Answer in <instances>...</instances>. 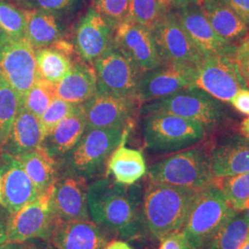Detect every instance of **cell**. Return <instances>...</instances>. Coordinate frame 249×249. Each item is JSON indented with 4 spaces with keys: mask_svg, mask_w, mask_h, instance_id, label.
<instances>
[{
    "mask_svg": "<svg viewBox=\"0 0 249 249\" xmlns=\"http://www.w3.org/2000/svg\"><path fill=\"white\" fill-rule=\"evenodd\" d=\"M142 193L139 186H127L110 178H102L88 187V211L93 222L131 240L143 233Z\"/></svg>",
    "mask_w": 249,
    "mask_h": 249,
    "instance_id": "1",
    "label": "cell"
},
{
    "mask_svg": "<svg viewBox=\"0 0 249 249\" xmlns=\"http://www.w3.org/2000/svg\"><path fill=\"white\" fill-rule=\"evenodd\" d=\"M198 191L151 181L142 195L143 233L160 240L181 231Z\"/></svg>",
    "mask_w": 249,
    "mask_h": 249,
    "instance_id": "2",
    "label": "cell"
},
{
    "mask_svg": "<svg viewBox=\"0 0 249 249\" xmlns=\"http://www.w3.org/2000/svg\"><path fill=\"white\" fill-rule=\"evenodd\" d=\"M125 137L121 128H93L86 130L75 147L61 156L58 174L89 179L104 168L113 151Z\"/></svg>",
    "mask_w": 249,
    "mask_h": 249,
    "instance_id": "3",
    "label": "cell"
},
{
    "mask_svg": "<svg viewBox=\"0 0 249 249\" xmlns=\"http://www.w3.org/2000/svg\"><path fill=\"white\" fill-rule=\"evenodd\" d=\"M236 213L218 186L199 190L182 231L189 249L209 247L224 223Z\"/></svg>",
    "mask_w": 249,
    "mask_h": 249,
    "instance_id": "4",
    "label": "cell"
},
{
    "mask_svg": "<svg viewBox=\"0 0 249 249\" xmlns=\"http://www.w3.org/2000/svg\"><path fill=\"white\" fill-rule=\"evenodd\" d=\"M149 178L151 182L196 190L217 186L218 182L211 169L209 154L197 148L178 152L152 164Z\"/></svg>",
    "mask_w": 249,
    "mask_h": 249,
    "instance_id": "5",
    "label": "cell"
},
{
    "mask_svg": "<svg viewBox=\"0 0 249 249\" xmlns=\"http://www.w3.org/2000/svg\"><path fill=\"white\" fill-rule=\"evenodd\" d=\"M145 116L164 113L180 116L202 124L205 128L219 124L224 116L221 101L203 89L191 87L171 95L148 102L142 109Z\"/></svg>",
    "mask_w": 249,
    "mask_h": 249,
    "instance_id": "6",
    "label": "cell"
},
{
    "mask_svg": "<svg viewBox=\"0 0 249 249\" xmlns=\"http://www.w3.org/2000/svg\"><path fill=\"white\" fill-rule=\"evenodd\" d=\"M204 126L197 122L164 113L147 115L143 122L146 146L156 152L179 151L199 142Z\"/></svg>",
    "mask_w": 249,
    "mask_h": 249,
    "instance_id": "7",
    "label": "cell"
},
{
    "mask_svg": "<svg viewBox=\"0 0 249 249\" xmlns=\"http://www.w3.org/2000/svg\"><path fill=\"white\" fill-rule=\"evenodd\" d=\"M93 70L98 93L138 98L139 83L143 72L115 43L93 62Z\"/></svg>",
    "mask_w": 249,
    "mask_h": 249,
    "instance_id": "8",
    "label": "cell"
},
{
    "mask_svg": "<svg viewBox=\"0 0 249 249\" xmlns=\"http://www.w3.org/2000/svg\"><path fill=\"white\" fill-rule=\"evenodd\" d=\"M195 87L221 102H230L239 89H249L234 54L203 56L195 66Z\"/></svg>",
    "mask_w": 249,
    "mask_h": 249,
    "instance_id": "9",
    "label": "cell"
},
{
    "mask_svg": "<svg viewBox=\"0 0 249 249\" xmlns=\"http://www.w3.org/2000/svg\"><path fill=\"white\" fill-rule=\"evenodd\" d=\"M53 187L17 212L9 213L6 224L8 242L18 244L34 239L48 241L56 222L51 207Z\"/></svg>",
    "mask_w": 249,
    "mask_h": 249,
    "instance_id": "10",
    "label": "cell"
},
{
    "mask_svg": "<svg viewBox=\"0 0 249 249\" xmlns=\"http://www.w3.org/2000/svg\"><path fill=\"white\" fill-rule=\"evenodd\" d=\"M195 66L184 63H163L160 67L143 72L137 96L140 102H151L195 87Z\"/></svg>",
    "mask_w": 249,
    "mask_h": 249,
    "instance_id": "11",
    "label": "cell"
},
{
    "mask_svg": "<svg viewBox=\"0 0 249 249\" xmlns=\"http://www.w3.org/2000/svg\"><path fill=\"white\" fill-rule=\"evenodd\" d=\"M0 73L22 102L27 92L40 79L36 49L25 38L11 40L6 46L0 58Z\"/></svg>",
    "mask_w": 249,
    "mask_h": 249,
    "instance_id": "12",
    "label": "cell"
},
{
    "mask_svg": "<svg viewBox=\"0 0 249 249\" xmlns=\"http://www.w3.org/2000/svg\"><path fill=\"white\" fill-rule=\"evenodd\" d=\"M151 31L163 63L196 66L203 58L174 12L167 11Z\"/></svg>",
    "mask_w": 249,
    "mask_h": 249,
    "instance_id": "13",
    "label": "cell"
},
{
    "mask_svg": "<svg viewBox=\"0 0 249 249\" xmlns=\"http://www.w3.org/2000/svg\"><path fill=\"white\" fill-rule=\"evenodd\" d=\"M139 100L135 97H120L96 93L81 104L86 121V130L93 128H121L129 124Z\"/></svg>",
    "mask_w": 249,
    "mask_h": 249,
    "instance_id": "14",
    "label": "cell"
},
{
    "mask_svg": "<svg viewBox=\"0 0 249 249\" xmlns=\"http://www.w3.org/2000/svg\"><path fill=\"white\" fill-rule=\"evenodd\" d=\"M114 43L142 72L154 70L163 64L151 29L128 18L115 31Z\"/></svg>",
    "mask_w": 249,
    "mask_h": 249,
    "instance_id": "15",
    "label": "cell"
},
{
    "mask_svg": "<svg viewBox=\"0 0 249 249\" xmlns=\"http://www.w3.org/2000/svg\"><path fill=\"white\" fill-rule=\"evenodd\" d=\"M85 178L58 174L51 195V207L56 221L89 220Z\"/></svg>",
    "mask_w": 249,
    "mask_h": 249,
    "instance_id": "16",
    "label": "cell"
},
{
    "mask_svg": "<svg viewBox=\"0 0 249 249\" xmlns=\"http://www.w3.org/2000/svg\"><path fill=\"white\" fill-rule=\"evenodd\" d=\"M113 44L114 31L95 9L89 8L75 29L74 50L82 61L93 63Z\"/></svg>",
    "mask_w": 249,
    "mask_h": 249,
    "instance_id": "17",
    "label": "cell"
},
{
    "mask_svg": "<svg viewBox=\"0 0 249 249\" xmlns=\"http://www.w3.org/2000/svg\"><path fill=\"white\" fill-rule=\"evenodd\" d=\"M177 9L175 14L180 24L203 56L234 54L235 45L217 35L196 4Z\"/></svg>",
    "mask_w": 249,
    "mask_h": 249,
    "instance_id": "18",
    "label": "cell"
},
{
    "mask_svg": "<svg viewBox=\"0 0 249 249\" xmlns=\"http://www.w3.org/2000/svg\"><path fill=\"white\" fill-rule=\"evenodd\" d=\"M0 169L2 206L12 213L34 201L38 191L16 157L5 152Z\"/></svg>",
    "mask_w": 249,
    "mask_h": 249,
    "instance_id": "19",
    "label": "cell"
},
{
    "mask_svg": "<svg viewBox=\"0 0 249 249\" xmlns=\"http://www.w3.org/2000/svg\"><path fill=\"white\" fill-rule=\"evenodd\" d=\"M48 241L56 249H105L108 240L97 223L83 220L56 221Z\"/></svg>",
    "mask_w": 249,
    "mask_h": 249,
    "instance_id": "20",
    "label": "cell"
},
{
    "mask_svg": "<svg viewBox=\"0 0 249 249\" xmlns=\"http://www.w3.org/2000/svg\"><path fill=\"white\" fill-rule=\"evenodd\" d=\"M209 159L216 179L249 173V140L230 139L214 148Z\"/></svg>",
    "mask_w": 249,
    "mask_h": 249,
    "instance_id": "21",
    "label": "cell"
},
{
    "mask_svg": "<svg viewBox=\"0 0 249 249\" xmlns=\"http://www.w3.org/2000/svg\"><path fill=\"white\" fill-rule=\"evenodd\" d=\"M196 5L217 35L227 42L241 40L249 34V25L222 0H197Z\"/></svg>",
    "mask_w": 249,
    "mask_h": 249,
    "instance_id": "22",
    "label": "cell"
},
{
    "mask_svg": "<svg viewBox=\"0 0 249 249\" xmlns=\"http://www.w3.org/2000/svg\"><path fill=\"white\" fill-rule=\"evenodd\" d=\"M45 139L40 118L20 107L4 147H6L7 153L16 157L41 147Z\"/></svg>",
    "mask_w": 249,
    "mask_h": 249,
    "instance_id": "23",
    "label": "cell"
},
{
    "mask_svg": "<svg viewBox=\"0 0 249 249\" xmlns=\"http://www.w3.org/2000/svg\"><path fill=\"white\" fill-rule=\"evenodd\" d=\"M97 93L94 70L87 63H74L62 80L55 83L56 98L74 105H81Z\"/></svg>",
    "mask_w": 249,
    "mask_h": 249,
    "instance_id": "24",
    "label": "cell"
},
{
    "mask_svg": "<svg viewBox=\"0 0 249 249\" xmlns=\"http://www.w3.org/2000/svg\"><path fill=\"white\" fill-rule=\"evenodd\" d=\"M86 131V121L80 105L78 109L61 120L45 137L43 147L53 158H60L72 150Z\"/></svg>",
    "mask_w": 249,
    "mask_h": 249,
    "instance_id": "25",
    "label": "cell"
},
{
    "mask_svg": "<svg viewBox=\"0 0 249 249\" xmlns=\"http://www.w3.org/2000/svg\"><path fill=\"white\" fill-rule=\"evenodd\" d=\"M23 11L26 18L24 38L35 49L48 47L62 39L64 30L56 16L37 9Z\"/></svg>",
    "mask_w": 249,
    "mask_h": 249,
    "instance_id": "26",
    "label": "cell"
},
{
    "mask_svg": "<svg viewBox=\"0 0 249 249\" xmlns=\"http://www.w3.org/2000/svg\"><path fill=\"white\" fill-rule=\"evenodd\" d=\"M16 158L36 186L39 195L53 187L58 177V164L43 146Z\"/></svg>",
    "mask_w": 249,
    "mask_h": 249,
    "instance_id": "27",
    "label": "cell"
},
{
    "mask_svg": "<svg viewBox=\"0 0 249 249\" xmlns=\"http://www.w3.org/2000/svg\"><path fill=\"white\" fill-rule=\"evenodd\" d=\"M71 45L59 40L48 47L37 49L36 61L40 78L57 83L71 71L72 62Z\"/></svg>",
    "mask_w": 249,
    "mask_h": 249,
    "instance_id": "28",
    "label": "cell"
},
{
    "mask_svg": "<svg viewBox=\"0 0 249 249\" xmlns=\"http://www.w3.org/2000/svg\"><path fill=\"white\" fill-rule=\"evenodd\" d=\"M123 139L108 159L107 166L117 183L131 186L147 173V165L142 151L124 146Z\"/></svg>",
    "mask_w": 249,
    "mask_h": 249,
    "instance_id": "29",
    "label": "cell"
},
{
    "mask_svg": "<svg viewBox=\"0 0 249 249\" xmlns=\"http://www.w3.org/2000/svg\"><path fill=\"white\" fill-rule=\"evenodd\" d=\"M249 233V223L244 214L231 216L209 245L210 249H240Z\"/></svg>",
    "mask_w": 249,
    "mask_h": 249,
    "instance_id": "30",
    "label": "cell"
},
{
    "mask_svg": "<svg viewBox=\"0 0 249 249\" xmlns=\"http://www.w3.org/2000/svg\"><path fill=\"white\" fill-rule=\"evenodd\" d=\"M21 107L17 91L0 73V146L6 145L12 124Z\"/></svg>",
    "mask_w": 249,
    "mask_h": 249,
    "instance_id": "31",
    "label": "cell"
},
{
    "mask_svg": "<svg viewBox=\"0 0 249 249\" xmlns=\"http://www.w3.org/2000/svg\"><path fill=\"white\" fill-rule=\"evenodd\" d=\"M217 186L223 191L227 203L239 213L249 208V173L218 179Z\"/></svg>",
    "mask_w": 249,
    "mask_h": 249,
    "instance_id": "32",
    "label": "cell"
},
{
    "mask_svg": "<svg viewBox=\"0 0 249 249\" xmlns=\"http://www.w3.org/2000/svg\"><path fill=\"white\" fill-rule=\"evenodd\" d=\"M55 98V83L40 78L27 92L20 107L40 118Z\"/></svg>",
    "mask_w": 249,
    "mask_h": 249,
    "instance_id": "33",
    "label": "cell"
},
{
    "mask_svg": "<svg viewBox=\"0 0 249 249\" xmlns=\"http://www.w3.org/2000/svg\"><path fill=\"white\" fill-rule=\"evenodd\" d=\"M167 11L160 0H129L127 18L152 30Z\"/></svg>",
    "mask_w": 249,
    "mask_h": 249,
    "instance_id": "34",
    "label": "cell"
},
{
    "mask_svg": "<svg viewBox=\"0 0 249 249\" xmlns=\"http://www.w3.org/2000/svg\"><path fill=\"white\" fill-rule=\"evenodd\" d=\"M25 27L24 11L0 0V29L12 40H17L24 38Z\"/></svg>",
    "mask_w": 249,
    "mask_h": 249,
    "instance_id": "35",
    "label": "cell"
},
{
    "mask_svg": "<svg viewBox=\"0 0 249 249\" xmlns=\"http://www.w3.org/2000/svg\"><path fill=\"white\" fill-rule=\"evenodd\" d=\"M93 9L114 31L124 21L129 12V0H93Z\"/></svg>",
    "mask_w": 249,
    "mask_h": 249,
    "instance_id": "36",
    "label": "cell"
},
{
    "mask_svg": "<svg viewBox=\"0 0 249 249\" xmlns=\"http://www.w3.org/2000/svg\"><path fill=\"white\" fill-rule=\"evenodd\" d=\"M79 106L80 105H74L61 99H54L40 117L45 137L53 130V127L61 120L73 114L78 109Z\"/></svg>",
    "mask_w": 249,
    "mask_h": 249,
    "instance_id": "37",
    "label": "cell"
},
{
    "mask_svg": "<svg viewBox=\"0 0 249 249\" xmlns=\"http://www.w3.org/2000/svg\"><path fill=\"white\" fill-rule=\"evenodd\" d=\"M77 2L78 0H26L27 5L31 8L51 13L56 17L74 9Z\"/></svg>",
    "mask_w": 249,
    "mask_h": 249,
    "instance_id": "38",
    "label": "cell"
},
{
    "mask_svg": "<svg viewBox=\"0 0 249 249\" xmlns=\"http://www.w3.org/2000/svg\"><path fill=\"white\" fill-rule=\"evenodd\" d=\"M234 59L243 78L249 85V34L241 39L239 45H235Z\"/></svg>",
    "mask_w": 249,
    "mask_h": 249,
    "instance_id": "39",
    "label": "cell"
},
{
    "mask_svg": "<svg viewBox=\"0 0 249 249\" xmlns=\"http://www.w3.org/2000/svg\"><path fill=\"white\" fill-rule=\"evenodd\" d=\"M159 249H189V247L184 232L179 231L160 239Z\"/></svg>",
    "mask_w": 249,
    "mask_h": 249,
    "instance_id": "40",
    "label": "cell"
},
{
    "mask_svg": "<svg viewBox=\"0 0 249 249\" xmlns=\"http://www.w3.org/2000/svg\"><path fill=\"white\" fill-rule=\"evenodd\" d=\"M231 106L241 114L249 116V89H241L230 100Z\"/></svg>",
    "mask_w": 249,
    "mask_h": 249,
    "instance_id": "41",
    "label": "cell"
},
{
    "mask_svg": "<svg viewBox=\"0 0 249 249\" xmlns=\"http://www.w3.org/2000/svg\"><path fill=\"white\" fill-rule=\"evenodd\" d=\"M233 9L249 27V0H222Z\"/></svg>",
    "mask_w": 249,
    "mask_h": 249,
    "instance_id": "42",
    "label": "cell"
},
{
    "mask_svg": "<svg viewBox=\"0 0 249 249\" xmlns=\"http://www.w3.org/2000/svg\"><path fill=\"white\" fill-rule=\"evenodd\" d=\"M28 249H56L49 241L44 239H34Z\"/></svg>",
    "mask_w": 249,
    "mask_h": 249,
    "instance_id": "43",
    "label": "cell"
},
{
    "mask_svg": "<svg viewBox=\"0 0 249 249\" xmlns=\"http://www.w3.org/2000/svg\"><path fill=\"white\" fill-rule=\"evenodd\" d=\"M169 1V6H172L176 9L183 8L188 5L196 4L197 0H168Z\"/></svg>",
    "mask_w": 249,
    "mask_h": 249,
    "instance_id": "44",
    "label": "cell"
},
{
    "mask_svg": "<svg viewBox=\"0 0 249 249\" xmlns=\"http://www.w3.org/2000/svg\"><path fill=\"white\" fill-rule=\"evenodd\" d=\"M12 39L7 36L1 29H0V58H1V55L4 52L6 46L9 45V42L11 41Z\"/></svg>",
    "mask_w": 249,
    "mask_h": 249,
    "instance_id": "45",
    "label": "cell"
},
{
    "mask_svg": "<svg viewBox=\"0 0 249 249\" xmlns=\"http://www.w3.org/2000/svg\"><path fill=\"white\" fill-rule=\"evenodd\" d=\"M105 249H133L130 248L125 242L123 241H114L110 244H107Z\"/></svg>",
    "mask_w": 249,
    "mask_h": 249,
    "instance_id": "46",
    "label": "cell"
},
{
    "mask_svg": "<svg viewBox=\"0 0 249 249\" xmlns=\"http://www.w3.org/2000/svg\"><path fill=\"white\" fill-rule=\"evenodd\" d=\"M6 224H7V220L4 222L0 216V244L8 243Z\"/></svg>",
    "mask_w": 249,
    "mask_h": 249,
    "instance_id": "47",
    "label": "cell"
},
{
    "mask_svg": "<svg viewBox=\"0 0 249 249\" xmlns=\"http://www.w3.org/2000/svg\"><path fill=\"white\" fill-rule=\"evenodd\" d=\"M241 131L249 140V117L246 118L241 124Z\"/></svg>",
    "mask_w": 249,
    "mask_h": 249,
    "instance_id": "48",
    "label": "cell"
},
{
    "mask_svg": "<svg viewBox=\"0 0 249 249\" xmlns=\"http://www.w3.org/2000/svg\"><path fill=\"white\" fill-rule=\"evenodd\" d=\"M0 249H23V248L19 247L18 243H3L0 244Z\"/></svg>",
    "mask_w": 249,
    "mask_h": 249,
    "instance_id": "49",
    "label": "cell"
},
{
    "mask_svg": "<svg viewBox=\"0 0 249 249\" xmlns=\"http://www.w3.org/2000/svg\"><path fill=\"white\" fill-rule=\"evenodd\" d=\"M240 249H249V236H248V238H247V241H246V243L244 244V246H243Z\"/></svg>",
    "mask_w": 249,
    "mask_h": 249,
    "instance_id": "50",
    "label": "cell"
},
{
    "mask_svg": "<svg viewBox=\"0 0 249 249\" xmlns=\"http://www.w3.org/2000/svg\"><path fill=\"white\" fill-rule=\"evenodd\" d=\"M160 2L166 7V8H168L169 9V1L168 0H160Z\"/></svg>",
    "mask_w": 249,
    "mask_h": 249,
    "instance_id": "51",
    "label": "cell"
},
{
    "mask_svg": "<svg viewBox=\"0 0 249 249\" xmlns=\"http://www.w3.org/2000/svg\"><path fill=\"white\" fill-rule=\"evenodd\" d=\"M0 205H2V187H1V176H0Z\"/></svg>",
    "mask_w": 249,
    "mask_h": 249,
    "instance_id": "52",
    "label": "cell"
},
{
    "mask_svg": "<svg viewBox=\"0 0 249 249\" xmlns=\"http://www.w3.org/2000/svg\"><path fill=\"white\" fill-rule=\"evenodd\" d=\"M246 211H247V212H246V213H244V215H245V217H246V219H247V221H248V222H249V209H247V210H246Z\"/></svg>",
    "mask_w": 249,
    "mask_h": 249,
    "instance_id": "53",
    "label": "cell"
},
{
    "mask_svg": "<svg viewBox=\"0 0 249 249\" xmlns=\"http://www.w3.org/2000/svg\"><path fill=\"white\" fill-rule=\"evenodd\" d=\"M0 148H1V146H0Z\"/></svg>",
    "mask_w": 249,
    "mask_h": 249,
    "instance_id": "54",
    "label": "cell"
}]
</instances>
